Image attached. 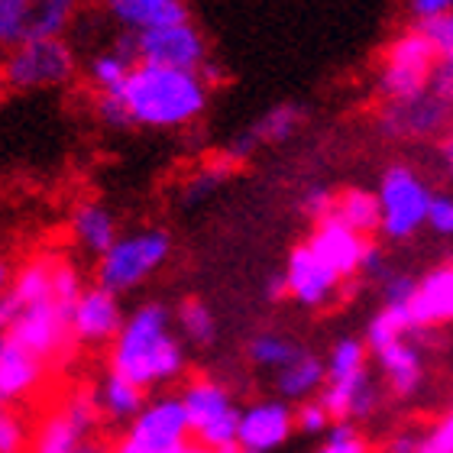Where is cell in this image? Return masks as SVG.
Here are the masks:
<instances>
[{"label":"cell","instance_id":"obj_30","mask_svg":"<svg viewBox=\"0 0 453 453\" xmlns=\"http://www.w3.org/2000/svg\"><path fill=\"white\" fill-rule=\"evenodd\" d=\"M175 321H179L181 337L188 340V343L211 347V343L218 340V318H214V311H211L201 298H185V302L179 304Z\"/></svg>","mask_w":453,"mask_h":453},{"label":"cell","instance_id":"obj_14","mask_svg":"<svg viewBox=\"0 0 453 453\" xmlns=\"http://www.w3.org/2000/svg\"><path fill=\"white\" fill-rule=\"evenodd\" d=\"M285 285H288V298L302 304V308H324L331 304L334 298L343 288V279H340L334 269L318 259L311 253V246L302 243L295 246L288 259H285Z\"/></svg>","mask_w":453,"mask_h":453},{"label":"cell","instance_id":"obj_11","mask_svg":"<svg viewBox=\"0 0 453 453\" xmlns=\"http://www.w3.org/2000/svg\"><path fill=\"white\" fill-rule=\"evenodd\" d=\"M127 437H133L136 444L152 447L159 453H185L191 444V421L185 411V402L175 392H162V395L150 398L136 421L130 425Z\"/></svg>","mask_w":453,"mask_h":453},{"label":"cell","instance_id":"obj_4","mask_svg":"<svg viewBox=\"0 0 453 453\" xmlns=\"http://www.w3.org/2000/svg\"><path fill=\"white\" fill-rule=\"evenodd\" d=\"M172 256V236L165 230H136L120 236L97 259V285L120 298L123 292L140 288L150 275H156Z\"/></svg>","mask_w":453,"mask_h":453},{"label":"cell","instance_id":"obj_2","mask_svg":"<svg viewBox=\"0 0 453 453\" xmlns=\"http://www.w3.org/2000/svg\"><path fill=\"white\" fill-rule=\"evenodd\" d=\"M113 95L120 97L130 127L146 130H181L208 111L211 88L195 72L133 65Z\"/></svg>","mask_w":453,"mask_h":453},{"label":"cell","instance_id":"obj_31","mask_svg":"<svg viewBox=\"0 0 453 453\" xmlns=\"http://www.w3.org/2000/svg\"><path fill=\"white\" fill-rule=\"evenodd\" d=\"M72 19H75L72 0H39V4H33L29 39H65Z\"/></svg>","mask_w":453,"mask_h":453},{"label":"cell","instance_id":"obj_29","mask_svg":"<svg viewBox=\"0 0 453 453\" xmlns=\"http://www.w3.org/2000/svg\"><path fill=\"white\" fill-rule=\"evenodd\" d=\"M302 123H304V107L295 104V101H282V104L269 107L256 123H250V130L259 140V146H265V142L292 140L295 133L302 130Z\"/></svg>","mask_w":453,"mask_h":453},{"label":"cell","instance_id":"obj_46","mask_svg":"<svg viewBox=\"0 0 453 453\" xmlns=\"http://www.w3.org/2000/svg\"><path fill=\"white\" fill-rule=\"evenodd\" d=\"M382 453H418V434H411V431H398V434H392L386 441Z\"/></svg>","mask_w":453,"mask_h":453},{"label":"cell","instance_id":"obj_26","mask_svg":"<svg viewBox=\"0 0 453 453\" xmlns=\"http://www.w3.org/2000/svg\"><path fill=\"white\" fill-rule=\"evenodd\" d=\"M334 218L340 224H347L349 230H357L359 236L379 234L382 226V208H379V195L369 188H343L337 195V204H334Z\"/></svg>","mask_w":453,"mask_h":453},{"label":"cell","instance_id":"obj_20","mask_svg":"<svg viewBox=\"0 0 453 453\" xmlns=\"http://www.w3.org/2000/svg\"><path fill=\"white\" fill-rule=\"evenodd\" d=\"M107 13L120 23L123 33H136V36L191 19L188 4L181 0H111Z\"/></svg>","mask_w":453,"mask_h":453},{"label":"cell","instance_id":"obj_8","mask_svg":"<svg viewBox=\"0 0 453 453\" xmlns=\"http://www.w3.org/2000/svg\"><path fill=\"white\" fill-rule=\"evenodd\" d=\"M101 421L95 392L75 388L58 402L52 411L42 415L36 431L29 434L27 453H88L95 444V427Z\"/></svg>","mask_w":453,"mask_h":453},{"label":"cell","instance_id":"obj_5","mask_svg":"<svg viewBox=\"0 0 453 453\" xmlns=\"http://www.w3.org/2000/svg\"><path fill=\"white\" fill-rule=\"evenodd\" d=\"M376 195L379 208H382L379 234H386L388 240H411L427 224V211H431L434 191L427 188V181L405 162H392L379 175Z\"/></svg>","mask_w":453,"mask_h":453},{"label":"cell","instance_id":"obj_54","mask_svg":"<svg viewBox=\"0 0 453 453\" xmlns=\"http://www.w3.org/2000/svg\"><path fill=\"white\" fill-rule=\"evenodd\" d=\"M4 418H7V405H4V402H0V421H4Z\"/></svg>","mask_w":453,"mask_h":453},{"label":"cell","instance_id":"obj_18","mask_svg":"<svg viewBox=\"0 0 453 453\" xmlns=\"http://www.w3.org/2000/svg\"><path fill=\"white\" fill-rule=\"evenodd\" d=\"M408 311L415 321V334L453 324V263L434 265L431 273L418 279V292Z\"/></svg>","mask_w":453,"mask_h":453},{"label":"cell","instance_id":"obj_9","mask_svg":"<svg viewBox=\"0 0 453 453\" xmlns=\"http://www.w3.org/2000/svg\"><path fill=\"white\" fill-rule=\"evenodd\" d=\"M72 314H75V304L62 302V298H42L36 304H27L19 318L10 327V337L23 343L29 353H36L42 363H52V359L65 357L68 347L75 343L72 337Z\"/></svg>","mask_w":453,"mask_h":453},{"label":"cell","instance_id":"obj_40","mask_svg":"<svg viewBox=\"0 0 453 453\" xmlns=\"http://www.w3.org/2000/svg\"><path fill=\"white\" fill-rule=\"evenodd\" d=\"M334 204H337V195H334L327 185H311V188L302 195V211L314 224L334 218Z\"/></svg>","mask_w":453,"mask_h":453},{"label":"cell","instance_id":"obj_47","mask_svg":"<svg viewBox=\"0 0 453 453\" xmlns=\"http://www.w3.org/2000/svg\"><path fill=\"white\" fill-rule=\"evenodd\" d=\"M265 298L269 302H279V298H288V285H285V275H273L269 282H265Z\"/></svg>","mask_w":453,"mask_h":453},{"label":"cell","instance_id":"obj_42","mask_svg":"<svg viewBox=\"0 0 453 453\" xmlns=\"http://www.w3.org/2000/svg\"><path fill=\"white\" fill-rule=\"evenodd\" d=\"M95 113H97V120L104 123V127H111V130H127V127H130L120 97L113 95V91L111 95H95Z\"/></svg>","mask_w":453,"mask_h":453},{"label":"cell","instance_id":"obj_10","mask_svg":"<svg viewBox=\"0 0 453 453\" xmlns=\"http://www.w3.org/2000/svg\"><path fill=\"white\" fill-rule=\"evenodd\" d=\"M208 39L195 23L152 29L136 36V65L175 68V72H195L208 65Z\"/></svg>","mask_w":453,"mask_h":453},{"label":"cell","instance_id":"obj_34","mask_svg":"<svg viewBox=\"0 0 453 453\" xmlns=\"http://www.w3.org/2000/svg\"><path fill=\"white\" fill-rule=\"evenodd\" d=\"M33 4L29 0H0V49L13 52L29 39Z\"/></svg>","mask_w":453,"mask_h":453},{"label":"cell","instance_id":"obj_44","mask_svg":"<svg viewBox=\"0 0 453 453\" xmlns=\"http://www.w3.org/2000/svg\"><path fill=\"white\" fill-rule=\"evenodd\" d=\"M450 10H453L450 0H411V4H408V13L418 19V27H421V23H431V19H437V17H444Z\"/></svg>","mask_w":453,"mask_h":453},{"label":"cell","instance_id":"obj_53","mask_svg":"<svg viewBox=\"0 0 453 453\" xmlns=\"http://www.w3.org/2000/svg\"><path fill=\"white\" fill-rule=\"evenodd\" d=\"M185 453H214V450H208V447H201V444H188V450Z\"/></svg>","mask_w":453,"mask_h":453},{"label":"cell","instance_id":"obj_24","mask_svg":"<svg viewBox=\"0 0 453 453\" xmlns=\"http://www.w3.org/2000/svg\"><path fill=\"white\" fill-rule=\"evenodd\" d=\"M95 402H97V411H101L107 421L133 425L150 398H146V392H142L136 382L117 376V372H107V376L101 379V386L95 388Z\"/></svg>","mask_w":453,"mask_h":453},{"label":"cell","instance_id":"obj_39","mask_svg":"<svg viewBox=\"0 0 453 453\" xmlns=\"http://www.w3.org/2000/svg\"><path fill=\"white\" fill-rule=\"evenodd\" d=\"M418 292V279L408 273H388L382 279V304H402L408 308Z\"/></svg>","mask_w":453,"mask_h":453},{"label":"cell","instance_id":"obj_6","mask_svg":"<svg viewBox=\"0 0 453 453\" xmlns=\"http://www.w3.org/2000/svg\"><path fill=\"white\" fill-rule=\"evenodd\" d=\"M10 91H42V88H65L75 81L78 58L65 39H27L23 46L7 52L4 65Z\"/></svg>","mask_w":453,"mask_h":453},{"label":"cell","instance_id":"obj_36","mask_svg":"<svg viewBox=\"0 0 453 453\" xmlns=\"http://www.w3.org/2000/svg\"><path fill=\"white\" fill-rule=\"evenodd\" d=\"M318 453H369V444H366V437L359 434L357 425L337 421V425H331V431L324 434V444L318 447Z\"/></svg>","mask_w":453,"mask_h":453},{"label":"cell","instance_id":"obj_33","mask_svg":"<svg viewBox=\"0 0 453 453\" xmlns=\"http://www.w3.org/2000/svg\"><path fill=\"white\" fill-rule=\"evenodd\" d=\"M327 379H347V376H357V372H366V363H369V347L366 340L359 337H340L337 343L331 347L327 353Z\"/></svg>","mask_w":453,"mask_h":453},{"label":"cell","instance_id":"obj_21","mask_svg":"<svg viewBox=\"0 0 453 453\" xmlns=\"http://www.w3.org/2000/svg\"><path fill=\"white\" fill-rule=\"evenodd\" d=\"M372 357L382 369L388 392L395 398H411L418 388L425 386V357H421V347L411 337L398 340V343L379 349Z\"/></svg>","mask_w":453,"mask_h":453},{"label":"cell","instance_id":"obj_43","mask_svg":"<svg viewBox=\"0 0 453 453\" xmlns=\"http://www.w3.org/2000/svg\"><path fill=\"white\" fill-rule=\"evenodd\" d=\"M427 226L437 236H453V195H434L427 211Z\"/></svg>","mask_w":453,"mask_h":453},{"label":"cell","instance_id":"obj_48","mask_svg":"<svg viewBox=\"0 0 453 453\" xmlns=\"http://www.w3.org/2000/svg\"><path fill=\"white\" fill-rule=\"evenodd\" d=\"M198 75H201V81H204V85H208V88H218L220 81H224V78H226V72L218 65V62H208V65L201 68Z\"/></svg>","mask_w":453,"mask_h":453},{"label":"cell","instance_id":"obj_50","mask_svg":"<svg viewBox=\"0 0 453 453\" xmlns=\"http://www.w3.org/2000/svg\"><path fill=\"white\" fill-rule=\"evenodd\" d=\"M441 159H444L447 172L453 175V127H447V133H444V142H441Z\"/></svg>","mask_w":453,"mask_h":453},{"label":"cell","instance_id":"obj_7","mask_svg":"<svg viewBox=\"0 0 453 453\" xmlns=\"http://www.w3.org/2000/svg\"><path fill=\"white\" fill-rule=\"evenodd\" d=\"M179 395L185 402V411H188L195 444L208 447L214 453L236 444V437H240V408L234 402V392L224 382L198 376L191 379Z\"/></svg>","mask_w":453,"mask_h":453},{"label":"cell","instance_id":"obj_35","mask_svg":"<svg viewBox=\"0 0 453 453\" xmlns=\"http://www.w3.org/2000/svg\"><path fill=\"white\" fill-rule=\"evenodd\" d=\"M230 175H234V162H226L224 156L208 162V165H201V169L181 185V204H188V208L191 204H201V201L211 198Z\"/></svg>","mask_w":453,"mask_h":453},{"label":"cell","instance_id":"obj_52","mask_svg":"<svg viewBox=\"0 0 453 453\" xmlns=\"http://www.w3.org/2000/svg\"><path fill=\"white\" fill-rule=\"evenodd\" d=\"M7 91H10V88H7V78H4V72H0V101L7 97Z\"/></svg>","mask_w":453,"mask_h":453},{"label":"cell","instance_id":"obj_12","mask_svg":"<svg viewBox=\"0 0 453 453\" xmlns=\"http://www.w3.org/2000/svg\"><path fill=\"white\" fill-rule=\"evenodd\" d=\"M450 104H444L437 95H421L405 104H386L379 113V133L388 140H427L437 133H447L450 123Z\"/></svg>","mask_w":453,"mask_h":453},{"label":"cell","instance_id":"obj_23","mask_svg":"<svg viewBox=\"0 0 453 453\" xmlns=\"http://www.w3.org/2000/svg\"><path fill=\"white\" fill-rule=\"evenodd\" d=\"M327 386V363L321 357H314L304 349L302 357L295 359L292 366H285L282 372H275V392L288 405H302L308 398L321 395V388Z\"/></svg>","mask_w":453,"mask_h":453},{"label":"cell","instance_id":"obj_3","mask_svg":"<svg viewBox=\"0 0 453 453\" xmlns=\"http://www.w3.org/2000/svg\"><path fill=\"white\" fill-rule=\"evenodd\" d=\"M437 68L434 42L418 27L402 29L382 52L376 88L386 104H405L431 91V78Z\"/></svg>","mask_w":453,"mask_h":453},{"label":"cell","instance_id":"obj_28","mask_svg":"<svg viewBox=\"0 0 453 453\" xmlns=\"http://www.w3.org/2000/svg\"><path fill=\"white\" fill-rule=\"evenodd\" d=\"M302 353H304V347H298L292 337L275 334V331L256 334V337L246 343V357H250V363L259 369H273V372H282L285 366H292Z\"/></svg>","mask_w":453,"mask_h":453},{"label":"cell","instance_id":"obj_1","mask_svg":"<svg viewBox=\"0 0 453 453\" xmlns=\"http://www.w3.org/2000/svg\"><path fill=\"white\" fill-rule=\"evenodd\" d=\"M188 357L179 334H172V311L162 302H142L127 314L111 343V372L130 379L146 392L185 376Z\"/></svg>","mask_w":453,"mask_h":453},{"label":"cell","instance_id":"obj_17","mask_svg":"<svg viewBox=\"0 0 453 453\" xmlns=\"http://www.w3.org/2000/svg\"><path fill=\"white\" fill-rule=\"evenodd\" d=\"M42 382H46V363L10 334H4L0 337V402L4 405L27 402L42 388Z\"/></svg>","mask_w":453,"mask_h":453},{"label":"cell","instance_id":"obj_37","mask_svg":"<svg viewBox=\"0 0 453 453\" xmlns=\"http://www.w3.org/2000/svg\"><path fill=\"white\" fill-rule=\"evenodd\" d=\"M331 425L334 418L324 408L321 398H308L302 405H295V431H302V434H327Z\"/></svg>","mask_w":453,"mask_h":453},{"label":"cell","instance_id":"obj_45","mask_svg":"<svg viewBox=\"0 0 453 453\" xmlns=\"http://www.w3.org/2000/svg\"><path fill=\"white\" fill-rule=\"evenodd\" d=\"M359 273L369 275V279H379V282L388 275L386 253H382V246L372 243V240H369V246H366V256H363V269H359Z\"/></svg>","mask_w":453,"mask_h":453},{"label":"cell","instance_id":"obj_15","mask_svg":"<svg viewBox=\"0 0 453 453\" xmlns=\"http://www.w3.org/2000/svg\"><path fill=\"white\" fill-rule=\"evenodd\" d=\"M123 321H127V314H123L120 298L113 292H107V288H101V285H91V288H85V295L75 304L72 337L78 343H88V347L113 343L117 334H120Z\"/></svg>","mask_w":453,"mask_h":453},{"label":"cell","instance_id":"obj_13","mask_svg":"<svg viewBox=\"0 0 453 453\" xmlns=\"http://www.w3.org/2000/svg\"><path fill=\"white\" fill-rule=\"evenodd\" d=\"M295 434V408L282 398H259L240 408V437L236 444L253 453H273Z\"/></svg>","mask_w":453,"mask_h":453},{"label":"cell","instance_id":"obj_22","mask_svg":"<svg viewBox=\"0 0 453 453\" xmlns=\"http://www.w3.org/2000/svg\"><path fill=\"white\" fill-rule=\"evenodd\" d=\"M68 230H72V240L85 253L97 256V259L120 240L117 218L101 201H78L75 208H72V218H68Z\"/></svg>","mask_w":453,"mask_h":453},{"label":"cell","instance_id":"obj_55","mask_svg":"<svg viewBox=\"0 0 453 453\" xmlns=\"http://www.w3.org/2000/svg\"><path fill=\"white\" fill-rule=\"evenodd\" d=\"M236 453H253V450H243V447H240V450H236Z\"/></svg>","mask_w":453,"mask_h":453},{"label":"cell","instance_id":"obj_32","mask_svg":"<svg viewBox=\"0 0 453 453\" xmlns=\"http://www.w3.org/2000/svg\"><path fill=\"white\" fill-rule=\"evenodd\" d=\"M130 72H133V62L123 58L117 49H104V52H97V56L88 62V78H91L95 95H111V91H117V88L127 81Z\"/></svg>","mask_w":453,"mask_h":453},{"label":"cell","instance_id":"obj_38","mask_svg":"<svg viewBox=\"0 0 453 453\" xmlns=\"http://www.w3.org/2000/svg\"><path fill=\"white\" fill-rule=\"evenodd\" d=\"M418 453H453V411L437 418L431 431L418 434Z\"/></svg>","mask_w":453,"mask_h":453},{"label":"cell","instance_id":"obj_16","mask_svg":"<svg viewBox=\"0 0 453 453\" xmlns=\"http://www.w3.org/2000/svg\"><path fill=\"white\" fill-rule=\"evenodd\" d=\"M308 246H311V253L327 269H334L347 282V279L359 275V269H363V256H366L369 240L359 236L357 230H349L347 224H340L337 218H327L321 224H314L311 236H308Z\"/></svg>","mask_w":453,"mask_h":453},{"label":"cell","instance_id":"obj_51","mask_svg":"<svg viewBox=\"0 0 453 453\" xmlns=\"http://www.w3.org/2000/svg\"><path fill=\"white\" fill-rule=\"evenodd\" d=\"M10 282H13V275H10V265L0 259V298L7 295V288H10Z\"/></svg>","mask_w":453,"mask_h":453},{"label":"cell","instance_id":"obj_41","mask_svg":"<svg viewBox=\"0 0 453 453\" xmlns=\"http://www.w3.org/2000/svg\"><path fill=\"white\" fill-rule=\"evenodd\" d=\"M29 450V431L17 415H10L0 421V453H27Z\"/></svg>","mask_w":453,"mask_h":453},{"label":"cell","instance_id":"obj_49","mask_svg":"<svg viewBox=\"0 0 453 453\" xmlns=\"http://www.w3.org/2000/svg\"><path fill=\"white\" fill-rule=\"evenodd\" d=\"M111 453H159V450H152V447H142V444H136L133 437H127L123 434L117 444L111 447Z\"/></svg>","mask_w":453,"mask_h":453},{"label":"cell","instance_id":"obj_25","mask_svg":"<svg viewBox=\"0 0 453 453\" xmlns=\"http://www.w3.org/2000/svg\"><path fill=\"white\" fill-rule=\"evenodd\" d=\"M418 29L437 49V68H434V78H431V95H437L444 104L453 107V10L444 13V17L431 19V23H421Z\"/></svg>","mask_w":453,"mask_h":453},{"label":"cell","instance_id":"obj_27","mask_svg":"<svg viewBox=\"0 0 453 453\" xmlns=\"http://www.w3.org/2000/svg\"><path fill=\"white\" fill-rule=\"evenodd\" d=\"M408 337H415V321H411V311L402 308V304H382L366 327V347L372 353Z\"/></svg>","mask_w":453,"mask_h":453},{"label":"cell","instance_id":"obj_19","mask_svg":"<svg viewBox=\"0 0 453 453\" xmlns=\"http://www.w3.org/2000/svg\"><path fill=\"white\" fill-rule=\"evenodd\" d=\"M324 408L331 411L334 425L337 421H366L372 418V411L379 408V382L366 372H357V376L347 379H327V386L321 388Z\"/></svg>","mask_w":453,"mask_h":453}]
</instances>
